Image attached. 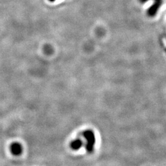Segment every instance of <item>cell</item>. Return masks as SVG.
<instances>
[{
  "instance_id": "6da1fadb",
  "label": "cell",
  "mask_w": 166,
  "mask_h": 166,
  "mask_svg": "<svg viewBox=\"0 0 166 166\" xmlns=\"http://www.w3.org/2000/svg\"><path fill=\"white\" fill-rule=\"evenodd\" d=\"M83 136L85 140V149L89 152L94 151L95 143V137L94 133L90 130H87L83 132Z\"/></svg>"
},
{
  "instance_id": "7a4b0ae2",
  "label": "cell",
  "mask_w": 166,
  "mask_h": 166,
  "mask_svg": "<svg viewBox=\"0 0 166 166\" xmlns=\"http://www.w3.org/2000/svg\"><path fill=\"white\" fill-rule=\"evenodd\" d=\"M10 150L12 155H14V156H19L22 154L23 148L21 144L17 142H14L11 144Z\"/></svg>"
},
{
  "instance_id": "3957f363",
  "label": "cell",
  "mask_w": 166,
  "mask_h": 166,
  "mask_svg": "<svg viewBox=\"0 0 166 166\" xmlns=\"http://www.w3.org/2000/svg\"><path fill=\"white\" fill-rule=\"evenodd\" d=\"M83 141L82 140L79 138L75 139V140H73L70 143V147L73 150L77 151L80 149L83 146Z\"/></svg>"
},
{
  "instance_id": "277c9868",
  "label": "cell",
  "mask_w": 166,
  "mask_h": 166,
  "mask_svg": "<svg viewBox=\"0 0 166 166\" xmlns=\"http://www.w3.org/2000/svg\"><path fill=\"white\" fill-rule=\"evenodd\" d=\"M44 51L46 54H51L52 52V48L50 46H48V45L45 46L44 48Z\"/></svg>"
},
{
  "instance_id": "5b68a950",
  "label": "cell",
  "mask_w": 166,
  "mask_h": 166,
  "mask_svg": "<svg viewBox=\"0 0 166 166\" xmlns=\"http://www.w3.org/2000/svg\"><path fill=\"white\" fill-rule=\"evenodd\" d=\"M49 1H51V2H54V1H56V0H49Z\"/></svg>"
}]
</instances>
